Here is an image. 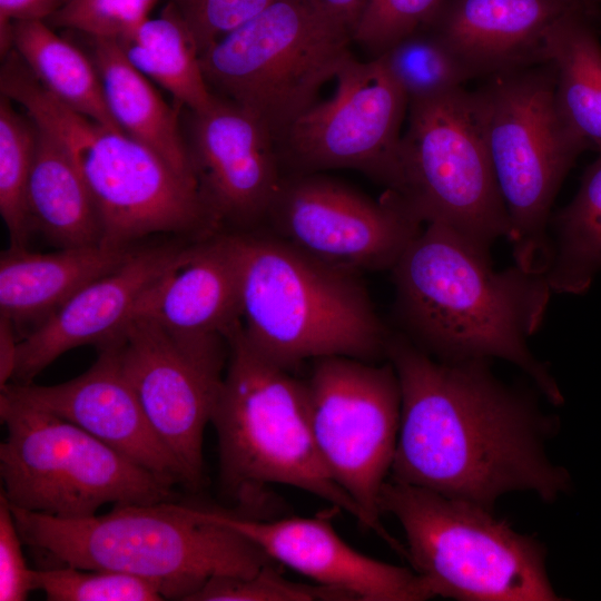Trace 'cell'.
I'll list each match as a JSON object with an SVG mask.
<instances>
[{
	"mask_svg": "<svg viewBox=\"0 0 601 601\" xmlns=\"http://www.w3.org/2000/svg\"><path fill=\"white\" fill-rule=\"evenodd\" d=\"M196 41L199 55L276 0H170Z\"/></svg>",
	"mask_w": 601,
	"mask_h": 601,
	"instance_id": "cell-35",
	"label": "cell"
},
{
	"mask_svg": "<svg viewBox=\"0 0 601 601\" xmlns=\"http://www.w3.org/2000/svg\"><path fill=\"white\" fill-rule=\"evenodd\" d=\"M138 246L99 244L51 253L9 247L0 256V316L22 339L85 286L120 266Z\"/></svg>",
	"mask_w": 601,
	"mask_h": 601,
	"instance_id": "cell-21",
	"label": "cell"
},
{
	"mask_svg": "<svg viewBox=\"0 0 601 601\" xmlns=\"http://www.w3.org/2000/svg\"><path fill=\"white\" fill-rule=\"evenodd\" d=\"M352 36L302 0H276L200 53L213 95L258 118L276 137L318 100L352 55Z\"/></svg>",
	"mask_w": 601,
	"mask_h": 601,
	"instance_id": "cell-10",
	"label": "cell"
},
{
	"mask_svg": "<svg viewBox=\"0 0 601 601\" xmlns=\"http://www.w3.org/2000/svg\"><path fill=\"white\" fill-rule=\"evenodd\" d=\"M228 357L210 422L219 451L220 483L236 503H262L272 484L312 493L366 520L335 482L316 445L306 381L263 355L243 322L227 334Z\"/></svg>",
	"mask_w": 601,
	"mask_h": 601,
	"instance_id": "cell-6",
	"label": "cell"
},
{
	"mask_svg": "<svg viewBox=\"0 0 601 601\" xmlns=\"http://www.w3.org/2000/svg\"><path fill=\"white\" fill-rule=\"evenodd\" d=\"M376 57L408 104L452 92L477 77L437 33L423 26Z\"/></svg>",
	"mask_w": 601,
	"mask_h": 601,
	"instance_id": "cell-29",
	"label": "cell"
},
{
	"mask_svg": "<svg viewBox=\"0 0 601 601\" xmlns=\"http://www.w3.org/2000/svg\"><path fill=\"white\" fill-rule=\"evenodd\" d=\"M326 601L351 600L338 590L321 584L294 582L268 564L248 577H216L189 601Z\"/></svg>",
	"mask_w": 601,
	"mask_h": 601,
	"instance_id": "cell-32",
	"label": "cell"
},
{
	"mask_svg": "<svg viewBox=\"0 0 601 601\" xmlns=\"http://www.w3.org/2000/svg\"><path fill=\"white\" fill-rule=\"evenodd\" d=\"M189 515L228 528L315 583L351 600L421 601L433 598L414 571L370 558L346 543L326 519L259 520L220 510L180 505Z\"/></svg>",
	"mask_w": 601,
	"mask_h": 601,
	"instance_id": "cell-18",
	"label": "cell"
},
{
	"mask_svg": "<svg viewBox=\"0 0 601 601\" xmlns=\"http://www.w3.org/2000/svg\"><path fill=\"white\" fill-rule=\"evenodd\" d=\"M11 511L23 543L61 565L140 577L158 583L165 599L189 601L213 578L248 577L274 562L239 533L174 502L115 505L78 519Z\"/></svg>",
	"mask_w": 601,
	"mask_h": 601,
	"instance_id": "cell-5",
	"label": "cell"
},
{
	"mask_svg": "<svg viewBox=\"0 0 601 601\" xmlns=\"http://www.w3.org/2000/svg\"><path fill=\"white\" fill-rule=\"evenodd\" d=\"M396 190L423 224L436 223L490 256L510 220L473 91L408 104ZM394 191V190H393Z\"/></svg>",
	"mask_w": 601,
	"mask_h": 601,
	"instance_id": "cell-11",
	"label": "cell"
},
{
	"mask_svg": "<svg viewBox=\"0 0 601 601\" xmlns=\"http://www.w3.org/2000/svg\"><path fill=\"white\" fill-rule=\"evenodd\" d=\"M198 238L140 244L120 266L91 282L18 343L10 383L29 384L63 353L117 341L146 314L168 278L191 255Z\"/></svg>",
	"mask_w": 601,
	"mask_h": 601,
	"instance_id": "cell-17",
	"label": "cell"
},
{
	"mask_svg": "<svg viewBox=\"0 0 601 601\" xmlns=\"http://www.w3.org/2000/svg\"><path fill=\"white\" fill-rule=\"evenodd\" d=\"M22 538L11 506L1 492L0 497V601H24L35 589V570L22 552Z\"/></svg>",
	"mask_w": 601,
	"mask_h": 601,
	"instance_id": "cell-36",
	"label": "cell"
},
{
	"mask_svg": "<svg viewBox=\"0 0 601 601\" xmlns=\"http://www.w3.org/2000/svg\"><path fill=\"white\" fill-rule=\"evenodd\" d=\"M68 0H0L1 53L11 50V28L16 21H47Z\"/></svg>",
	"mask_w": 601,
	"mask_h": 601,
	"instance_id": "cell-37",
	"label": "cell"
},
{
	"mask_svg": "<svg viewBox=\"0 0 601 601\" xmlns=\"http://www.w3.org/2000/svg\"><path fill=\"white\" fill-rule=\"evenodd\" d=\"M11 49L62 104L120 130L106 105L97 69L79 45L56 33L46 21L27 20L12 23Z\"/></svg>",
	"mask_w": 601,
	"mask_h": 601,
	"instance_id": "cell-27",
	"label": "cell"
},
{
	"mask_svg": "<svg viewBox=\"0 0 601 601\" xmlns=\"http://www.w3.org/2000/svg\"><path fill=\"white\" fill-rule=\"evenodd\" d=\"M353 36L370 0H302Z\"/></svg>",
	"mask_w": 601,
	"mask_h": 601,
	"instance_id": "cell-38",
	"label": "cell"
},
{
	"mask_svg": "<svg viewBox=\"0 0 601 601\" xmlns=\"http://www.w3.org/2000/svg\"><path fill=\"white\" fill-rule=\"evenodd\" d=\"M442 0H370L352 41L381 55L400 38L423 26Z\"/></svg>",
	"mask_w": 601,
	"mask_h": 601,
	"instance_id": "cell-34",
	"label": "cell"
},
{
	"mask_svg": "<svg viewBox=\"0 0 601 601\" xmlns=\"http://www.w3.org/2000/svg\"><path fill=\"white\" fill-rule=\"evenodd\" d=\"M404 334L446 362L493 357L521 368L553 405L563 395L529 347L553 293L546 273L514 264L500 272L454 231L425 224L391 269Z\"/></svg>",
	"mask_w": 601,
	"mask_h": 601,
	"instance_id": "cell-2",
	"label": "cell"
},
{
	"mask_svg": "<svg viewBox=\"0 0 601 601\" xmlns=\"http://www.w3.org/2000/svg\"><path fill=\"white\" fill-rule=\"evenodd\" d=\"M423 226L396 191L373 199L311 173L284 175L263 228L316 259L359 273L392 269Z\"/></svg>",
	"mask_w": 601,
	"mask_h": 601,
	"instance_id": "cell-15",
	"label": "cell"
},
{
	"mask_svg": "<svg viewBox=\"0 0 601 601\" xmlns=\"http://www.w3.org/2000/svg\"><path fill=\"white\" fill-rule=\"evenodd\" d=\"M334 93L305 111L278 139L285 174L349 168L396 191L400 146L408 101L378 57L352 55L336 77Z\"/></svg>",
	"mask_w": 601,
	"mask_h": 601,
	"instance_id": "cell-13",
	"label": "cell"
},
{
	"mask_svg": "<svg viewBox=\"0 0 601 601\" xmlns=\"http://www.w3.org/2000/svg\"><path fill=\"white\" fill-rule=\"evenodd\" d=\"M572 9L562 0H442L423 27L487 77L544 62L548 31Z\"/></svg>",
	"mask_w": 601,
	"mask_h": 601,
	"instance_id": "cell-20",
	"label": "cell"
},
{
	"mask_svg": "<svg viewBox=\"0 0 601 601\" xmlns=\"http://www.w3.org/2000/svg\"><path fill=\"white\" fill-rule=\"evenodd\" d=\"M184 110L190 165L214 227L263 228L285 175L276 137L249 111L215 95L206 109Z\"/></svg>",
	"mask_w": 601,
	"mask_h": 601,
	"instance_id": "cell-16",
	"label": "cell"
},
{
	"mask_svg": "<svg viewBox=\"0 0 601 601\" xmlns=\"http://www.w3.org/2000/svg\"><path fill=\"white\" fill-rule=\"evenodd\" d=\"M115 40L127 60L184 109L199 111L213 102L196 41L173 1H167L159 17L146 19Z\"/></svg>",
	"mask_w": 601,
	"mask_h": 601,
	"instance_id": "cell-26",
	"label": "cell"
},
{
	"mask_svg": "<svg viewBox=\"0 0 601 601\" xmlns=\"http://www.w3.org/2000/svg\"><path fill=\"white\" fill-rule=\"evenodd\" d=\"M71 33L81 40L79 46L96 67L106 105L119 129L196 184L183 132V107L169 106L151 80L127 60L115 39Z\"/></svg>",
	"mask_w": 601,
	"mask_h": 601,
	"instance_id": "cell-23",
	"label": "cell"
},
{
	"mask_svg": "<svg viewBox=\"0 0 601 601\" xmlns=\"http://www.w3.org/2000/svg\"><path fill=\"white\" fill-rule=\"evenodd\" d=\"M19 337L6 317L0 316V388L12 381L18 355Z\"/></svg>",
	"mask_w": 601,
	"mask_h": 601,
	"instance_id": "cell-39",
	"label": "cell"
},
{
	"mask_svg": "<svg viewBox=\"0 0 601 601\" xmlns=\"http://www.w3.org/2000/svg\"><path fill=\"white\" fill-rule=\"evenodd\" d=\"M160 0H68L46 22L91 37L119 39L150 18Z\"/></svg>",
	"mask_w": 601,
	"mask_h": 601,
	"instance_id": "cell-33",
	"label": "cell"
},
{
	"mask_svg": "<svg viewBox=\"0 0 601 601\" xmlns=\"http://www.w3.org/2000/svg\"><path fill=\"white\" fill-rule=\"evenodd\" d=\"M236 252L243 328L274 363L386 356L384 326L358 273L316 259L265 228L228 231Z\"/></svg>",
	"mask_w": 601,
	"mask_h": 601,
	"instance_id": "cell-3",
	"label": "cell"
},
{
	"mask_svg": "<svg viewBox=\"0 0 601 601\" xmlns=\"http://www.w3.org/2000/svg\"><path fill=\"white\" fill-rule=\"evenodd\" d=\"M381 513L393 515L406 539V559L432 597L462 601H556L546 550L493 510L387 479Z\"/></svg>",
	"mask_w": 601,
	"mask_h": 601,
	"instance_id": "cell-7",
	"label": "cell"
},
{
	"mask_svg": "<svg viewBox=\"0 0 601 601\" xmlns=\"http://www.w3.org/2000/svg\"><path fill=\"white\" fill-rule=\"evenodd\" d=\"M386 357L401 390V418L390 479L493 510L513 491L553 502L571 487L546 442L554 418L535 398L492 373L489 359L440 361L401 332Z\"/></svg>",
	"mask_w": 601,
	"mask_h": 601,
	"instance_id": "cell-1",
	"label": "cell"
},
{
	"mask_svg": "<svg viewBox=\"0 0 601 601\" xmlns=\"http://www.w3.org/2000/svg\"><path fill=\"white\" fill-rule=\"evenodd\" d=\"M3 495L24 511L78 519L106 504L174 502V481L73 423L0 394Z\"/></svg>",
	"mask_w": 601,
	"mask_h": 601,
	"instance_id": "cell-9",
	"label": "cell"
},
{
	"mask_svg": "<svg viewBox=\"0 0 601 601\" xmlns=\"http://www.w3.org/2000/svg\"><path fill=\"white\" fill-rule=\"evenodd\" d=\"M35 589L50 601H159L161 587L132 574L62 565L35 570Z\"/></svg>",
	"mask_w": 601,
	"mask_h": 601,
	"instance_id": "cell-31",
	"label": "cell"
},
{
	"mask_svg": "<svg viewBox=\"0 0 601 601\" xmlns=\"http://www.w3.org/2000/svg\"><path fill=\"white\" fill-rule=\"evenodd\" d=\"M36 126L28 184L32 234H42L59 248L101 245L100 216L80 170L60 142Z\"/></svg>",
	"mask_w": 601,
	"mask_h": 601,
	"instance_id": "cell-24",
	"label": "cell"
},
{
	"mask_svg": "<svg viewBox=\"0 0 601 601\" xmlns=\"http://www.w3.org/2000/svg\"><path fill=\"white\" fill-rule=\"evenodd\" d=\"M570 7L584 12L591 18L599 20L601 16V0H562Z\"/></svg>",
	"mask_w": 601,
	"mask_h": 601,
	"instance_id": "cell-40",
	"label": "cell"
},
{
	"mask_svg": "<svg viewBox=\"0 0 601 601\" xmlns=\"http://www.w3.org/2000/svg\"><path fill=\"white\" fill-rule=\"evenodd\" d=\"M0 89L75 161L100 216L101 245L129 248L155 235L200 238L218 231L195 183L124 131L62 104L14 51L4 56Z\"/></svg>",
	"mask_w": 601,
	"mask_h": 601,
	"instance_id": "cell-4",
	"label": "cell"
},
{
	"mask_svg": "<svg viewBox=\"0 0 601 601\" xmlns=\"http://www.w3.org/2000/svg\"><path fill=\"white\" fill-rule=\"evenodd\" d=\"M1 393L52 413L149 471L185 485L184 472L152 431L122 370L116 342L98 347L95 363L55 385L9 383Z\"/></svg>",
	"mask_w": 601,
	"mask_h": 601,
	"instance_id": "cell-19",
	"label": "cell"
},
{
	"mask_svg": "<svg viewBox=\"0 0 601 601\" xmlns=\"http://www.w3.org/2000/svg\"><path fill=\"white\" fill-rule=\"evenodd\" d=\"M546 277L552 292L581 294L601 270V151L573 199L553 218Z\"/></svg>",
	"mask_w": 601,
	"mask_h": 601,
	"instance_id": "cell-28",
	"label": "cell"
},
{
	"mask_svg": "<svg viewBox=\"0 0 601 601\" xmlns=\"http://www.w3.org/2000/svg\"><path fill=\"white\" fill-rule=\"evenodd\" d=\"M598 20L569 10L548 31L543 60L555 77V104L572 134L584 147L601 151V43Z\"/></svg>",
	"mask_w": 601,
	"mask_h": 601,
	"instance_id": "cell-25",
	"label": "cell"
},
{
	"mask_svg": "<svg viewBox=\"0 0 601 601\" xmlns=\"http://www.w3.org/2000/svg\"><path fill=\"white\" fill-rule=\"evenodd\" d=\"M484 141L503 197L515 264L546 273L549 225L559 188L584 147L555 104V77L544 61L487 76L473 91Z\"/></svg>",
	"mask_w": 601,
	"mask_h": 601,
	"instance_id": "cell-8",
	"label": "cell"
},
{
	"mask_svg": "<svg viewBox=\"0 0 601 601\" xmlns=\"http://www.w3.org/2000/svg\"><path fill=\"white\" fill-rule=\"evenodd\" d=\"M146 314L186 337L225 336L242 322L240 274L230 234L219 230L197 239Z\"/></svg>",
	"mask_w": 601,
	"mask_h": 601,
	"instance_id": "cell-22",
	"label": "cell"
},
{
	"mask_svg": "<svg viewBox=\"0 0 601 601\" xmlns=\"http://www.w3.org/2000/svg\"><path fill=\"white\" fill-rule=\"evenodd\" d=\"M306 381L311 424L335 482L356 503L367 529L401 555L382 525L380 495L391 473L401 418V390L393 365L347 356L313 361Z\"/></svg>",
	"mask_w": 601,
	"mask_h": 601,
	"instance_id": "cell-12",
	"label": "cell"
},
{
	"mask_svg": "<svg viewBox=\"0 0 601 601\" xmlns=\"http://www.w3.org/2000/svg\"><path fill=\"white\" fill-rule=\"evenodd\" d=\"M37 126L12 101L0 97V214L10 247H28L32 235L28 210V184L36 150Z\"/></svg>",
	"mask_w": 601,
	"mask_h": 601,
	"instance_id": "cell-30",
	"label": "cell"
},
{
	"mask_svg": "<svg viewBox=\"0 0 601 601\" xmlns=\"http://www.w3.org/2000/svg\"><path fill=\"white\" fill-rule=\"evenodd\" d=\"M115 342L152 431L180 465L185 485L198 489L204 431L228 357L226 337L180 336L144 314Z\"/></svg>",
	"mask_w": 601,
	"mask_h": 601,
	"instance_id": "cell-14",
	"label": "cell"
}]
</instances>
